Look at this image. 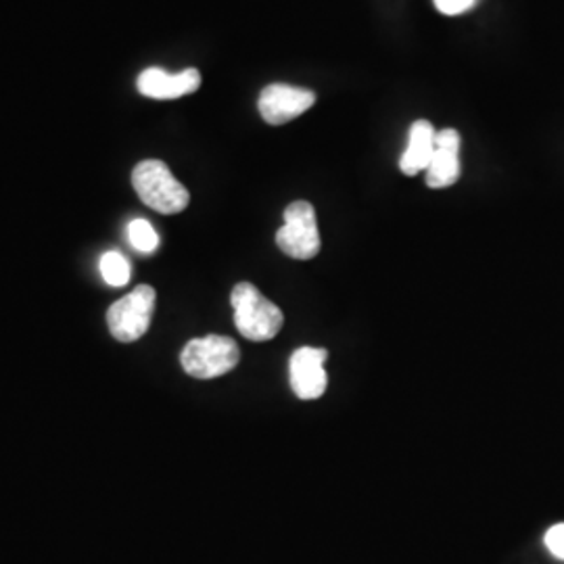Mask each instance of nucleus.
<instances>
[{
	"mask_svg": "<svg viewBox=\"0 0 564 564\" xmlns=\"http://www.w3.org/2000/svg\"><path fill=\"white\" fill-rule=\"evenodd\" d=\"M545 547L556 556L564 561V523L554 524L547 529L544 538Z\"/></svg>",
	"mask_w": 564,
	"mask_h": 564,
	"instance_id": "obj_13",
	"label": "nucleus"
},
{
	"mask_svg": "<svg viewBox=\"0 0 564 564\" xmlns=\"http://www.w3.org/2000/svg\"><path fill=\"white\" fill-rule=\"evenodd\" d=\"M241 360L239 345L224 335H207L186 343L182 349L181 362L186 375L195 379H218L230 372Z\"/></svg>",
	"mask_w": 564,
	"mask_h": 564,
	"instance_id": "obj_3",
	"label": "nucleus"
},
{
	"mask_svg": "<svg viewBox=\"0 0 564 564\" xmlns=\"http://www.w3.org/2000/svg\"><path fill=\"white\" fill-rule=\"evenodd\" d=\"M316 102V95L307 88H297L289 84H270L260 95V113L270 126H282L303 116Z\"/></svg>",
	"mask_w": 564,
	"mask_h": 564,
	"instance_id": "obj_7",
	"label": "nucleus"
},
{
	"mask_svg": "<svg viewBox=\"0 0 564 564\" xmlns=\"http://www.w3.org/2000/svg\"><path fill=\"white\" fill-rule=\"evenodd\" d=\"M128 241L141 253H153L160 247V237L155 228L141 218L128 224Z\"/></svg>",
	"mask_w": 564,
	"mask_h": 564,
	"instance_id": "obj_12",
	"label": "nucleus"
},
{
	"mask_svg": "<svg viewBox=\"0 0 564 564\" xmlns=\"http://www.w3.org/2000/svg\"><path fill=\"white\" fill-rule=\"evenodd\" d=\"M326 358L328 354L321 347H300L297 351H293L289 360V381L293 393L300 400L312 402L323 398L328 384V377L324 370Z\"/></svg>",
	"mask_w": 564,
	"mask_h": 564,
	"instance_id": "obj_6",
	"label": "nucleus"
},
{
	"mask_svg": "<svg viewBox=\"0 0 564 564\" xmlns=\"http://www.w3.org/2000/svg\"><path fill=\"white\" fill-rule=\"evenodd\" d=\"M102 281L109 286H126L132 276L130 262L121 256L120 251H107L101 258Z\"/></svg>",
	"mask_w": 564,
	"mask_h": 564,
	"instance_id": "obj_11",
	"label": "nucleus"
},
{
	"mask_svg": "<svg viewBox=\"0 0 564 564\" xmlns=\"http://www.w3.org/2000/svg\"><path fill=\"white\" fill-rule=\"evenodd\" d=\"M155 289L139 284L132 293L113 303L107 312L109 333L121 343L139 341L151 326L155 310Z\"/></svg>",
	"mask_w": 564,
	"mask_h": 564,
	"instance_id": "obj_4",
	"label": "nucleus"
},
{
	"mask_svg": "<svg viewBox=\"0 0 564 564\" xmlns=\"http://www.w3.org/2000/svg\"><path fill=\"white\" fill-rule=\"evenodd\" d=\"M132 186L144 205L165 216L181 214L191 203L186 186L160 160L139 163L132 172Z\"/></svg>",
	"mask_w": 564,
	"mask_h": 564,
	"instance_id": "obj_2",
	"label": "nucleus"
},
{
	"mask_svg": "<svg viewBox=\"0 0 564 564\" xmlns=\"http://www.w3.org/2000/svg\"><path fill=\"white\" fill-rule=\"evenodd\" d=\"M276 245L293 260H312L321 253V232L312 203L295 202L284 209V224L276 232Z\"/></svg>",
	"mask_w": 564,
	"mask_h": 564,
	"instance_id": "obj_5",
	"label": "nucleus"
},
{
	"mask_svg": "<svg viewBox=\"0 0 564 564\" xmlns=\"http://www.w3.org/2000/svg\"><path fill=\"white\" fill-rule=\"evenodd\" d=\"M435 137H437V130L433 128L431 121L419 120L412 123L408 147L400 160V170L405 176H416L421 172H426V167L431 165V160L435 155Z\"/></svg>",
	"mask_w": 564,
	"mask_h": 564,
	"instance_id": "obj_10",
	"label": "nucleus"
},
{
	"mask_svg": "<svg viewBox=\"0 0 564 564\" xmlns=\"http://www.w3.org/2000/svg\"><path fill=\"white\" fill-rule=\"evenodd\" d=\"M230 303L235 310V326L249 341H270L281 333L284 316L276 303L265 300L251 282H239L232 289Z\"/></svg>",
	"mask_w": 564,
	"mask_h": 564,
	"instance_id": "obj_1",
	"label": "nucleus"
},
{
	"mask_svg": "<svg viewBox=\"0 0 564 564\" xmlns=\"http://www.w3.org/2000/svg\"><path fill=\"white\" fill-rule=\"evenodd\" d=\"M433 2L437 11H442L444 15H463L477 4V0H433Z\"/></svg>",
	"mask_w": 564,
	"mask_h": 564,
	"instance_id": "obj_14",
	"label": "nucleus"
},
{
	"mask_svg": "<svg viewBox=\"0 0 564 564\" xmlns=\"http://www.w3.org/2000/svg\"><path fill=\"white\" fill-rule=\"evenodd\" d=\"M460 178V134L444 128L435 137V155L426 167L429 188H447Z\"/></svg>",
	"mask_w": 564,
	"mask_h": 564,
	"instance_id": "obj_9",
	"label": "nucleus"
},
{
	"mask_svg": "<svg viewBox=\"0 0 564 564\" xmlns=\"http://www.w3.org/2000/svg\"><path fill=\"white\" fill-rule=\"evenodd\" d=\"M139 93L149 99H181L186 95H193L202 86V74L195 67H188L181 74H167L160 67H149L139 76Z\"/></svg>",
	"mask_w": 564,
	"mask_h": 564,
	"instance_id": "obj_8",
	"label": "nucleus"
}]
</instances>
